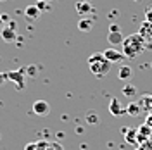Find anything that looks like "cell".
<instances>
[{"mask_svg": "<svg viewBox=\"0 0 152 150\" xmlns=\"http://www.w3.org/2000/svg\"><path fill=\"white\" fill-rule=\"evenodd\" d=\"M102 54H104V57L107 59V60H109V62H111V64H116V62H123L124 59H126V57L123 55V52H121V50H116L114 47H111V48H107V50H104Z\"/></svg>", "mask_w": 152, "mask_h": 150, "instance_id": "277c9868", "label": "cell"}, {"mask_svg": "<svg viewBox=\"0 0 152 150\" xmlns=\"http://www.w3.org/2000/svg\"><path fill=\"white\" fill-rule=\"evenodd\" d=\"M123 55L128 59H137V57L145 50V40H143L138 33H133L130 36H126L123 40Z\"/></svg>", "mask_w": 152, "mask_h": 150, "instance_id": "6da1fadb", "label": "cell"}, {"mask_svg": "<svg viewBox=\"0 0 152 150\" xmlns=\"http://www.w3.org/2000/svg\"><path fill=\"white\" fill-rule=\"evenodd\" d=\"M124 136H126V141H130V143H135V138H137V131H135V130H128V133H124Z\"/></svg>", "mask_w": 152, "mask_h": 150, "instance_id": "ac0fdd59", "label": "cell"}, {"mask_svg": "<svg viewBox=\"0 0 152 150\" xmlns=\"http://www.w3.org/2000/svg\"><path fill=\"white\" fill-rule=\"evenodd\" d=\"M0 2H4V0H0Z\"/></svg>", "mask_w": 152, "mask_h": 150, "instance_id": "4316f807", "label": "cell"}, {"mask_svg": "<svg viewBox=\"0 0 152 150\" xmlns=\"http://www.w3.org/2000/svg\"><path fill=\"white\" fill-rule=\"evenodd\" d=\"M24 69H19L18 73H7V76H9V79H12L14 83H18L19 84V88H23V81H24Z\"/></svg>", "mask_w": 152, "mask_h": 150, "instance_id": "8fae6325", "label": "cell"}, {"mask_svg": "<svg viewBox=\"0 0 152 150\" xmlns=\"http://www.w3.org/2000/svg\"><path fill=\"white\" fill-rule=\"evenodd\" d=\"M109 31H121V28H119L118 24H111V26H109Z\"/></svg>", "mask_w": 152, "mask_h": 150, "instance_id": "cb8c5ba5", "label": "cell"}, {"mask_svg": "<svg viewBox=\"0 0 152 150\" xmlns=\"http://www.w3.org/2000/svg\"><path fill=\"white\" fill-rule=\"evenodd\" d=\"M33 112L37 114V116H48L50 105H48V102H45V100H37V102L33 103Z\"/></svg>", "mask_w": 152, "mask_h": 150, "instance_id": "52a82bcc", "label": "cell"}, {"mask_svg": "<svg viewBox=\"0 0 152 150\" xmlns=\"http://www.w3.org/2000/svg\"><path fill=\"white\" fill-rule=\"evenodd\" d=\"M86 2H90V0H86Z\"/></svg>", "mask_w": 152, "mask_h": 150, "instance_id": "83f0119b", "label": "cell"}, {"mask_svg": "<svg viewBox=\"0 0 152 150\" xmlns=\"http://www.w3.org/2000/svg\"><path fill=\"white\" fill-rule=\"evenodd\" d=\"M88 67H90V71H92L94 76H97V78H104V76L109 74L113 64L105 59L102 52H95V54H92V55L88 57Z\"/></svg>", "mask_w": 152, "mask_h": 150, "instance_id": "7a4b0ae2", "label": "cell"}, {"mask_svg": "<svg viewBox=\"0 0 152 150\" xmlns=\"http://www.w3.org/2000/svg\"><path fill=\"white\" fill-rule=\"evenodd\" d=\"M38 2H52V0H38Z\"/></svg>", "mask_w": 152, "mask_h": 150, "instance_id": "484cf974", "label": "cell"}, {"mask_svg": "<svg viewBox=\"0 0 152 150\" xmlns=\"http://www.w3.org/2000/svg\"><path fill=\"white\" fill-rule=\"evenodd\" d=\"M4 26H5V24H4V19H2V14H0V29L4 28Z\"/></svg>", "mask_w": 152, "mask_h": 150, "instance_id": "d4e9b609", "label": "cell"}, {"mask_svg": "<svg viewBox=\"0 0 152 150\" xmlns=\"http://www.w3.org/2000/svg\"><path fill=\"white\" fill-rule=\"evenodd\" d=\"M94 28V17H81L78 21V29L80 31H83V33H88V31H92Z\"/></svg>", "mask_w": 152, "mask_h": 150, "instance_id": "9c48e42d", "label": "cell"}, {"mask_svg": "<svg viewBox=\"0 0 152 150\" xmlns=\"http://www.w3.org/2000/svg\"><path fill=\"white\" fill-rule=\"evenodd\" d=\"M140 103H137V102H130L126 107H124V111H126V114L128 116H133V117H137L138 114H140Z\"/></svg>", "mask_w": 152, "mask_h": 150, "instance_id": "4fadbf2b", "label": "cell"}, {"mask_svg": "<svg viewBox=\"0 0 152 150\" xmlns=\"http://www.w3.org/2000/svg\"><path fill=\"white\" fill-rule=\"evenodd\" d=\"M37 7L40 9V12H42V10H48V9H50L48 2H37Z\"/></svg>", "mask_w": 152, "mask_h": 150, "instance_id": "d6986e66", "label": "cell"}, {"mask_svg": "<svg viewBox=\"0 0 152 150\" xmlns=\"http://www.w3.org/2000/svg\"><path fill=\"white\" fill-rule=\"evenodd\" d=\"M26 69H28L26 73H28L29 76H37V67L35 66H29V67H26Z\"/></svg>", "mask_w": 152, "mask_h": 150, "instance_id": "7402d4cb", "label": "cell"}, {"mask_svg": "<svg viewBox=\"0 0 152 150\" xmlns=\"http://www.w3.org/2000/svg\"><path fill=\"white\" fill-rule=\"evenodd\" d=\"M7 81H9V76H7V73H0V86H4Z\"/></svg>", "mask_w": 152, "mask_h": 150, "instance_id": "ffe728a7", "label": "cell"}, {"mask_svg": "<svg viewBox=\"0 0 152 150\" xmlns=\"http://www.w3.org/2000/svg\"><path fill=\"white\" fill-rule=\"evenodd\" d=\"M75 10H76V14H80L81 17H85V16H88V14H92L94 7H92L90 2H86V0H80V2H76Z\"/></svg>", "mask_w": 152, "mask_h": 150, "instance_id": "8992f818", "label": "cell"}, {"mask_svg": "<svg viewBox=\"0 0 152 150\" xmlns=\"http://www.w3.org/2000/svg\"><path fill=\"white\" fill-rule=\"evenodd\" d=\"M40 14H42V12H40V9H38L37 5H28V7L24 9V16L28 19H33V21L40 17Z\"/></svg>", "mask_w": 152, "mask_h": 150, "instance_id": "7c38bea8", "label": "cell"}, {"mask_svg": "<svg viewBox=\"0 0 152 150\" xmlns=\"http://www.w3.org/2000/svg\"><path fill=\"white\" fill-rule=\"evenodd\" d=\"M86 124H99V116L94 112V111H90V112H86Z\"/></svg>", "mask_w": 152, "mask_h": 150, "instance_id": "e0dca14e", "label": "cell"}, {"mask_svg": "<svg viewBox=\"0 0 152 150\" xmlns=\"http://www.w3.org/2000/svg\"><path fill=\"white\" fill-rule=\"evenodd\" d=\"M109 112L118 117V116H123V114H126V111H124V107L121 105V102H119L118 98H113V100H111V103H109Z\"/></svg>", "mask_w": 152, "mask_h": 150, "instance_id": "ba28073f", "label": "cell"}, {"mask_svg": "<svg viewBox=\"0 0 152 150\" xmlns=\"http://www.w3.org/2000/svg\"><path fill=\"white\" fill-rule=\"evenodd\" d=\"M138 35L145 40V43H152V23L143 21L138 28Z\"/></svg>", "mask_w": 152, "mask_h": 150, "instance_id": "5b68a950", "label": "cell"}, {"mask_svg": "<svg viewBox=\"0 0 152 150\" xmlns=\"http://www.w3.org/2000/svg\"><path fill=\"white\" fill-rule=\"evenodd\" d=\"M149 135H151V128L149 126H140V130H137V138H138V141L147 140Z\"/></svg>", "mask_w": 152, "mask_h": 150, "instance_id": "9a60e30c", "label": "cell"}, {"mask_svg": "<svg viewBox=\"0 0 152 150\" xmlns=\"http://www.w3.org/2000/svg\"><path fill=\"white\" fill-rule=\"evenodd\" d=\"M24 150H38V143H29V145H26Z\"/></svg>", "mask_w": 152, "mask_h": 150, "instance_id": "603a6c76", "label": "cell"}, {"mask_svg": "<svg viewBox=\"0 0 152 150\" xmlns=\"http://www.w3.org/2000/svg\"><path fill=\"white\" fill-rule=\"evenodd\" d=\"M137 93H138V92H137V88H135V84H133V83H126V84L123 86V95L135 97Z\"/></svg>", "mask_w": 152, "mask_h": 150, "instance_id": "2e32d148", "label": "cell"}, {"mask_svg": "<svg viewBox=\"0 0 152 150\" xmlns=\"http://www.w3.org/2000/svg\"><path fill=\"white\" fill-rule=\"evenodd\" d=\"M132 67L130 66H121L119 67V71H118V78L121 79V81H128L130 78H132Z\"/></svg>", "mask_w": 152, "mask_h": 150, "instance_id": "5bb4252c", "label": "cell"}, {"mask_svg": "<svg viewBox=\"0 0 152 150\" xmlns=\"http://www.w3.org/2000/svg\"><path fill=\"white\" fill-rule=\"evenodd\" d=\"M124 36L121 35V31H109V35H107V42L113 45V47H116V45H121L123 43Z\"/></svg>", "mask_w": 152, "mask_h": 150, "instance_id": "30bf717a", "label": "cell"}, {"mask_svg": "<svg viewBox=\"0 0 152 150\" xmlns=\"http://www.w3.org/2000/svg\"><path fill=\"white\" fill-rule=\"evenodd\" d=\"M145 21L152 23V7H151V9H147V10H145Z\"/></svg>", "mask_w": 152, "mask_h": 150, "instance_id": "44dd1931", "label": "cell"}, {"mask_svg": "<svg viewBox=\"0 0 152 150\" xmlns=\"http://www.w3.org/2000/svg\"><path fill=\"white\" fill-rule=\"evenodd\" d=\"M0 36H2V40H4L5 43H12V42H16V38H18L16 23H14V21H9L7 26H4V28L0 29Z\"/></svg>", "mask_w": 152, "mask_h": 150, "instance_id": "3957f363", "label": "cell"}]
</instances>
